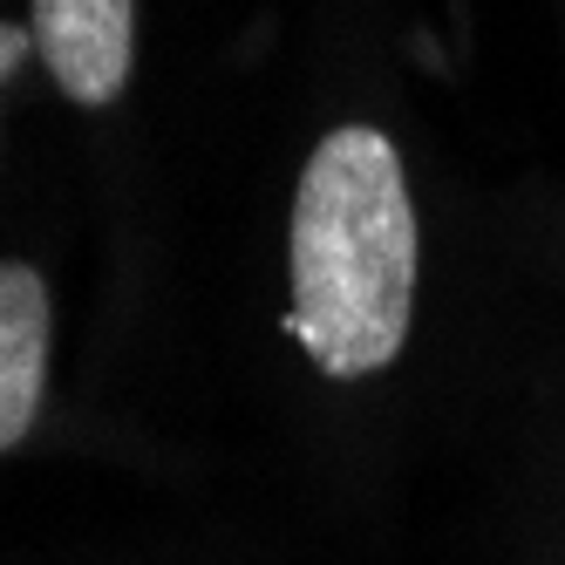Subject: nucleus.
<instances>
[{
    "instance_id": "nucleus-1",
    "label": "nucleus",
    "mask_w": 565,
    "mask_h": 565,
    "mask_svg": "<svg viewBox=\"0 0 565 565\" xmlns=\"http://www.w3.org/2000/svg\"><path fill=\"white\" fill-rule=\"evenodd\" d=\"M287 334L320 375L354 382L402 354L416 313V205L382 130L341 124L313 143L294 191Z\"/></svg>"
},
{
    "instance_id": "nucleus-2",
    "label": "nucleus",
    "mask_w": 565,
    "mask_h": 565,
    "mask_svg": "<svg viewBox=\"0 0 565 565\" xmlns=\"http://www.w3.org/2000/svg\"><path fill=\"white\" fill-rule=\"evenodd\" d=\"M34 55L49 62L68 103L103 109L124 96L137 62V8L130 0H34Z\"/></svg>"
},
{
    "instance_id": "nucleus-3",
    "label": "nucleus",
    "mask_w": 565,
    "mask_h": 565,
    "mask_svg": "<svg viewBox=\"0 0 565 565\" xmlns=\"http://www.w3.org/2000/svg\"><path fill=\"white\" fill-rule=\"evenodd\" d=\"M49 388V287L21 259H0V450L34 429Z\"/></svg>"
},
{
    "instance_id": "nucleus-4",
    "label": "nucleus",
    "mask_w": 565,
    "mask_h": 565,
    "mask_svg": "<svg viewBox=\"0 0 565 565\" xmlns=\"http://www.w3.org/2000/svg\"><path fill=\"white\" fill-rule=\"evenodd\" d=\"M28 49H34V28H14V21H0V83L28 62Z\"/></svg>"
}]
</instances>
